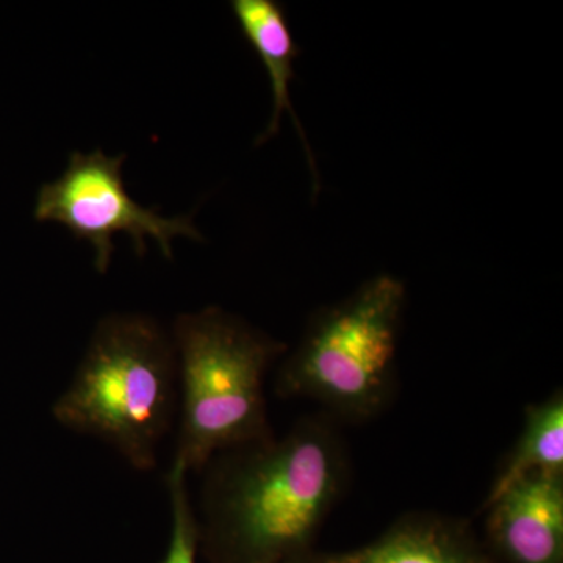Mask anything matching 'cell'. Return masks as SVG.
<instances>
[{
	"label": "cell",
	"instance_id": "obj_9",
	"mask_svg": "<svg viewBox=\"0 0 563 563\" xmlns=\"http://www.w3.org/2000/svg\"><path fill=\"white\" fill-rule=\"evenodd\" d=\"M537 473L563 474V391L558 388L525 409L523 428L487 493L485 504Z\"/></svg>",
	"mask_w": 563,
	"mask_h": 563
},
{
	"label": "cell",
	"instance_id": "obj_11",
	"mask_svg": "<svg viewBox=\"0 0 563 563\" xmlns=\"http://www.w3.org/2000/svg\"><path fill=\"white\" fill-rule=\"evenodd\" d=\"M296 563H325L324 559H322V553L317 551V553L310 554L309 558L302 559V561Z\"/></svg>",
	"mask_w": 563,
	"mask_h": 563
},
{
	"label": "cell",
	"instance_id": "obj_5",
	"mask_svg": "<svg viewBox=\"0 0 563 563\" xmlns=\"http://www.w3.org/2000/svg\"><path fill=\"white\" fill-rule=\"evenodd\" d=\"M124 162V155L110 157L101 150L73 152L62 176L40 188L33 211L36 221L57 222L90 243L101 274L109 272L118 235L131 239L139 257L146 254L147 239L157 242L166 258L173 257L177 236L203 242L190 214L166 218L133 201L122 179Z\"/></svg>",
	"mask_w": 563,
	"mask_h": 563
},
{
	"label": "cell",
	"instance_id": "obj_8",
	"mask_svg": "<svg viewBox=\"0 0 563 563\" xmlns=\"http://www.w3.org/2000/svg\"><path fill=\"white\" fill-rule=\"evenodd\" d=\"M235 20L242 29L244 38L261 58L273 92V113L268 125L255 144L266 143L279 132L282 117L290 114L298 129L299 139L306 150L307 162L312 173L314 195L320 191V174L314 165L313 152L310 150L301 121L291 103L290 85L295 79V62L299 57V47L288 24L284 7L276 0H233L231 3Z\"/></svg>",
	"mask_w": 563,
	"mask_h": 563
},
{
	"label": "cell",
	"instance_id": "obj_3",
	"mask_svg": "<svg viewBox=\"0 0 563 563\" xmlns=\"http://www.w3.org/2000/svg\"><path fill=\"white\" fill-rule=\"evenodd\" d=\"M172 336L180 393L174 463L201 473L214 455L273 435L265 379L287 344L221 307L179 314Z\"/></svg>",
	"mask_w": 563,
	"mask_h": 563
},
{
	"label": "cell",
	"instance_id": "obj_2",
	"mask_svg": "<svg viewBox=\"0 0 563 563\" xmlns=\"http://www.w3.org/2000/svg\"><path fill=\"white\" fill-rule=\"evenodd\" d=\"M177 402L172 332L147 314L113 313L96 325L52 415L63 428L110 444L133 470L146 473L157 466Z\"/></svg>",
	"mask_w": 563,
	"mask_h": 563
},
{
	"label": "cell",
	"instance_id": "obj_7",
	"mask_svg": "<svg viewBox=\"0 0 563 563\" xmlns=\"http://www.w3.org/2000/svg\"><path fill=\"white\" fill-rule=\"evenodd\" d=\"M322 559L325 563H499L472 521L432 510L404 514L372 542Z\"/></svg>",
	"mask_w": 563,
	"mask_h": 563
},
{
	"label": "cell",
	"instance_id": "obj_6",
	"mask_svg": "<svg viewBox=\"0 0 563 563\" xmlns=\"http://www.w3.org/2000/svg\"><path fill=\"white\" fill-rule=\"evenodd\" d=\"M499 563H563V474L537 473L483 506Z\"/></svg>",
	"mask_w": 563,
	"mask_h": 563
},
{
	"label": "cell",
	"instance_id": "obj_1",
	"mask_svg": "<svg viewBox=\"0 0 563 563\" xmlns=\"http://www.w3.org/2000/svg\"><path fill=\"white\" fill-rule=\"evenodd\" d=\"M201 473L196 514L207 563H296L317 553L352 468L342 424L318 412L284 435L214 455Z\"/></svg>",
	"mask_w": 563,
	"mask_h": 563
},
{
	"label": "cell",
	"instance_id": "obj_4",
	"mask_svg": "<svg viewBox=\"0 0 563 563\" xmlns=\"http://www.w3.org/2000/svg\"><path fill=\"white\" fill-rule=\"evenodd\" d=\"M407 291L379 274L350 298L321 307L277 369L279 398L309 399L340 424L379 417L398 387V342Z\"/></svg>",
	"mask_w": 563,
	"mask_h": 563
},
{
	"label": "cell",
	"instance_id": "obj_10",
	"mask_svg": "<svg viewBox=\"0 0 563 563\" xmlns=\"http://www.w3.org/2000/svg\"><path fill=\"white\" fill-rule=\"evenodd\" d=\"M188 476L190 473L179 463L174 462L166 473V490H168L169 509H172V536H169L168 550L162 563H198V514L188 487Z\"/></svg>",
	"mask_w": 563,
	"mask_h": 563
}]
</instances>
